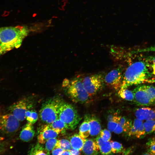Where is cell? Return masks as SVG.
Listing matches in <instances>:
<instances>
[{
    "instance_id": "cell-1",
    "label": "cell",
    "mask_w": 155,
    "mask_h": 155,
    "mask_svg": "<svg viewBox=\"0 0 155 155\" xmlns=\"http://www.w3.org/2000/svg\"><path fill=\"white\" fill-rule=\"evenodd\" d=\"M29 32L24 26L0 27V56L19 47Z\"/></svg>"
},
{
    "instance_id": "cell-2",
    "label": "cell",
    "mask_w": 155,
    "mask_h": 155,
    "mask_svg": "<svg viewBox=\"0 0 155 155\" xmlns=\"http://www.w3.org/2000/svg\"><path fill=\"white\" fill-rule=\"evenodd\" d=\"M149 67L146 61L133 63L125 71L120 88H127L133 85L149 82L152 76V74L149 70Z\"/></svg>"
},
{
    "instance_id": "cell-3",
    "label": "cell",
    "mask_w": 155,
    "mask_h": 155,
    "mask_svg": "<svg viewBox=\"0 0 155 155\" xmlns=\"http://www.w3.org/2000/svg\"><path fill=\"white\" fill-rule=\"evenodd\" d=\"M62 86L66 94L74 102L86 103L90 97L84 87L82 79L79 77L71 80H65Z\"/></svg>"
},
{
    "instance_id": "cell-4",
    "label": "cell",
    "mask_w": 155,
    "mask_h": 155,
    "mask_svg": "<svg viewBox=\"0 0 155 155\" xmlns=\"http://www.w3.org/2000/svg\"><path fill=\"white\" fill-rule=\"evenodd\" d=\"M63 102L58 96L54 97L46 101L42 104L39 111L41 120L49 124L58 119L59 108Z\"/></svg>"
},
{
    "instance_id": "cell-5",
    "label": "cell",
    "mask_w": 155,
    "mask_h": 155,
    "mask_svg": "<svg viewBox=\"0 0 155 155\" xmlns=\"http://www.w3.org/2000/svg\"><path fill=\"white\" fill-rule=\"evenodd\" d=\"M58 118L66 124L68 129L72 130L76 128L81 119L76 109L64 101L59 108Z\"/></svg>"
},
{
    "instance_id": "cell-6",
    "label": "cell",
    "mask_w": 155,
    "mask_h": 155,
    "mask_svg": "<svg viewBox=\"0 0 155 155\" xmlns=\"http://www.w3.org/2000/svg\"><path fill=\"white\" fill-rule=\"evenodd\" d=\"M84 87L91 97L103 86L104 77L100 74H96L86 76L82 80Z\"/></svg>"
},
{
    "instance_id": "cell-7",
    "label": "cell",
    "mask_w": 155,
    "mask_h": 155,
    "mask_svg": "<svg viewBox=\"0 0 155 155\" xmlns=\"http://www.w3.org/2000/svg\"><path fill=\"white\" fill-rule=\"evenodd\" d=\"M20 121L11 113L0 111V131L8 134L16 132L20 126Z\"/></svg>"
},
{
    "instance_id": "cell-8",
    "label": "cell",
    "mask_w": 155,
    "mask_h": 155,
    "mask_svg": "<svg viewBox=\"0 0 155 155\" xmlns=\"http://www.w3.org/2000/svg\"><path fill=\"white\" fill-rule=\"evenodd\" d=\"M123 76L120 67L111 71L104 77V83L108 86L116 90L120 89L122 82Z\"/></svg>"
},
{
    "instance_id": "cell-9",
    "label": "cell",
    "mask_w": 155,
    "mask_h": 155,
    "mask_svg": "<svg viewBox=\"0 0 155 155\" xmlns=\"http://www.w3.org/2000/svg\"><path fill=\"white\" fill-rule=\"evenodd\" d=\"M133 91L134 97V101L137 105L141 106L155 105L146 90L145 85H138Z\"/></svg>"
},
{
    "instance_id": "cell-10",
    "label": "cell",
    "mask_w": 155,
    "mask_h": 155,
    "mask_svg": "<svg viewBox=\"0 0 155 155\" xmlns=\"http://www.w3.org/2000/svg\"><path fill=\"white\" fill-rule=\"evenodd\" d=\"M28 102L26 99H22L14 103L9 107L10 113L20 121H23L26 119L25 113L28 110Z\"/></svg>"
},
{
    "instance_id": "cell-11",
    "label": "cell",
    "mask_w": 155,
    "mask_h": 155,
    "mask_svg": "<svg viewBox=\"0 0 155 155\" xmlns=\"http://www.w3.org/2000/svg\"><path fill=\"white\" fill-rule=\"evenodd\" d=\"M60 133L51 128L48 124L43 126L37 136L38 142L41 144H45L48 140L56 138Z\"/></svg>"
},
{
    "instance_id": "cell-12",
    "label": "cell",
    "mask_w": 155,
    "mask_h": 155,
    "mask_svg": "<svg viewBox=\"0 0 155 155\" xmlns=\"http://www.w3.org/2000/svg\"><path fill=\"white\" fill-rule=\"evenodd\" d=\"M136 118L143 120H155V110L148 107L138 108L135 111Z\"/></svg>"
},
{
    "instance_id": "cell-13",
    "label": "cell",
    "mask_w": 155,
    "mask_h": 155,
    "mask_svg": "<svg viewBox=\"0 0 155 155\" xmlns=\"http://www.w3.org/2000/svg\"><path fill=\"white\" fill-rule=\"evenodd\" d=\"M128 135L138 138H142L146 135L143 121L135 119L129 131Z\"/></svg>"
},
{
    "instance_id": "cell-14",
    "label": "cell",
    "mask_w": 155,
    "mask_h": 155,
    "mask_svg": "<svg viewBox=\"0 0 155 155\" xmlns=\"http://www.w3.org/2000/svg\"><path fill=\"white\" fill-rule=\"evenodd\" d=\"M82 150L86 155H97L100 152L99 148L96 141L91 139H86Z\"/></svg>"
},
{
    "instance_id": "cell-15",
    "label": "cell",
    "mask_w": 155,
    "mask_h": 155,
    "mask_svg": "<svg viewBox=\"0 0 155 155\" xmlns=\"http://www.w3.org/2000/svg\"><path fill=\"white\" fill-rule=\"evenodd\" d=\"M35 134V131L33 124L28 123L22 129L19 137L22 141L28 142L33 138Z\"/></svg>"
},
{
    "instance_id": "cell-16",
    "label": "cell",
    "mask_w": 155,
    "mask_h": 155,
    "mask_svg": "<svg viewBox=\"0 0 155 155\" xmlns=\"http://www.w3.org/2000/svg\"><path fill=\"white\" fill-rule=\"evenodd\" d=\"M90 127V135L96 136L101 131V126L100 121L95 116H86Z\"/></svg>"
},
{
    "instance_id": "cell-17",
    "label": "cell",
    "mask_w": 155,
    "mask_h": 155,
    "mask_svg": "<svg viewBox=\"0 0 155 155\" xmlns=\"http://www.w3.org/2000/svg\"><path fill=\"white\" fill-rule=\"evenodd\" d=\"M96 141L98 144L100 152L102 154L107 155L111 154V142L104 140L100 136L96 139Z\"/></svg>"
},
{
    "instance_id": "cell-18",
    "label": "cell",
    "mask_w": 155,
    "mask_h": 155,
    "mask_svg": "<svg viewBox=\"0 0 155 155\" xmlns=\"http://www.w3.org/2000/svg\"><path fill=\"white\" fill-rule=\"evenodd\" d=\"M86 139L79 134L76 133L72 135L70 138L72 148L80 151L82 150Z\"/></svg>"
},
{
    "instance_id": "cell-19",
    "label": "cell",
    "mask_w": 155,
    "mask_h": 155,
    "mask_svg": "<svg viewBox=\"0 0 155 155\" xmlns=\"http://www.w3.org/2000/svg\"><path fill=\"white\" fill-rule=\"evenodd\" d=\"M48 125L51 128L60 133H64L66 130L68 129L66 124L59 118Z\"/></svg>"
},
{
    "instance_id": "cell-20",
    "label": "cell",
    "mask_w": 155,
    "mask_h": 155,
    "mask_svg": "<svg viewBox=\"0 0 155 155\" xmlns=\"http://www.w3.org/2000/svg\"><path fill=\"white\" fill-rule=\"evenodd\" d=\"M79 134L85 138H86L90 135V127L86 116L80 126Z\"/></svg>"
},
{
    "instance_id": "cell-21",
    "label": "cell",
    "mask_w": 155,
    "mask_h": 155,
    "mask_svg": "<svg viewBox=\"0 0 155 155\" xmlns=\"http://www.w3.org/2000/svg\"><path fill=\"white\" fill-rule=\"evenodd\" d=\"M127 88H120L118 92L119 95L122 98L129 101L134 100V95L133 91Z\"/></svg>"
},
{
    "instance_id": "cell-22",
    "label": "cell",
    "mask_w": 155,
    "mask_h": 155,
    "mask_svg": "<svg viewBox=\"0 0 155 155\" xmlns=\"http://www.w3.org/2000/svg\"><path fill=\"white\" fill-rule=\"evenodd\" d=\"M29 153V154L31 155L49 154L45 148L39 142L31 148Z\"/></svg>"
},
{
    "instance_id": "cell-23",
    "label": "cell",
    "mask_w": 155,
    "mask_h": 155,
    "mask_svg": "<svg viewBox=\"0 0 155 155\" xmlns=\"http://www.w3.org/2000/svg\"><path fill=\"white\" fill-rule=\"evenodd\" d=\"M119 116L110 115L108 118L107 127L111 132H113L116 128L118 123Z\"/></svg>"
},
{
    "instance_id": "cell-24",
    "label": "cell",
    "mask_w": 155,
    "mask_h": 155,
    "mask_svg": "<svg viewBox=\"0 0 155 155\" xmlns=\"http://www.w3.org/2000/svg\"><path fill=\"white\" fill-rule=\"evenodd\" d=\"M26 119L28 123L34 124L37 121L38 115L36 112L34 110H28L25 113Z\"/></svg>"
},
{
    "instance_id": "cell-25",
    "label": "cell",
    "mask_w": 155,
    "mask_h": 155,
    "mask_svg": "<svg viewBox=\"0 0 155 155\" xmlns=\"http://www.w3.org/2000/svg\"><path fill=\"white\" fill-rule=\"evenodd\" d=\"M143 125L146 135L155 132V120L146 121Z\"/></svg>"
},
{
    "instance_id": "cell-26",
    "label": "cell",
    "mask_w": 155,
    "mask_h": 155,
    "mask_svg": "<svg viewBox=\"0 0 155 155\" xmlns=\"http://www.w3.org/2000/svg\"><path fill=\"white\" fill-rule=\"evenodd\" d=\"M118 123L123 127L124 131H129L132 125L131 122L123 117L119 116Z\"/></svg>"
},
{
    "instance_id": "cell-27",
    "label": "cell",
    "mask_w": 155,
    "mask_h": 155,
    "mask_svg": "<svg viewBox=\"0 0 155 155\" xmlns=\"http://www.w3.org/2000/svg\"><path fill=\"white\" fill-rule=\"evenodd\" d=\"M147 152L144 154L155 155V137L149 139L146 143Z\"/></svg>"
},
{
    "instance_id": "cell-28",
    "label": "cell",
    "mask_w": 155,
    "mask_h": 155,
    "mask_svg": "<svg viewBox=\"0 0 155 155\" xmlns=\"http://www.w3.org/2000/svg\"><path fill=\"white\" fill-rule=\"evenodd\" d=\"M58 140L56 138H51L48 140L45 143V148L49 154L56 146Z\"/></svg>"
},
{
    "instance_id": "cell-29",
    "label": "cell",
    "mask_w": 155,
    "mask_h": 155,
    "mask_svg": "<svg viewBox=\"0 0 155 155\" xmlns=\"http://www.w3.org/2000/svg\"><path fill=\"white\" fill-rule=\"evenodd\" d=\"M56 146L59 147L64 150H69L72 148L70 142L64 139L58 140Z\"/></svg>"
},
{
    "instance_id": "cell-30",
    "label": "cell",
    "mask_w": 155,
    "mask_h": 155,
    "mask_svg": "<svg viewBox=\"0 0 155 155\" xmlns=\"http://www.w3.org/2000/svg\"><path fill=\"white\" fill-rule=\"evenodd\" d=\"M111 151L112 153H121L123 150V147L122 144L115 141H111Z\"/></svg>"
},
{
    "instance_id": "cell-31",
    "label": "cell",
    "mask_w": 155,
    "mask_h": 155,
    "mask_svg": "<svg viewBox=\"0 0 155 155\" xmlns=\"http://www.w3.org/2000/svg\"><path fill=\"white\" fill-rule=\"evenodd\" d=\"M145 86L150 98L155 105V87L152 85H146Z\"/></svg>"
},
{
    "instance_id": "cell-32",
    "label": "cell",
    "mask_w": 155,
    "mask_h": 155,
    "mask_svg": "<svg viewBox=\"0 0 155 155\" xmlns=\"http://www.w3.org/2000/svg\"><path fill=\"white\" fill-rule=\"evenodd\" d=\"M100 136L104 141H110L111 138V132L108 130L104 129L101 130L100 133Z\"/></svg>"
},
{
    "instance_id": "cell-33",
    "label": "cell",
    "mask_w": 155,
    "mask_h": 155,
    "mask_svg": "<svg viewBox=\"0 0 155 155\" xmlns=\"http://www.w3.org/2000/svg\"><path fill=\"white\" fill-rule=\"evenodd\" d=\"M147 52H155V45L141 49H138L133 52V53Z\"/></svg>"
},
{
    "instance_id": "cell-34",
    "label": "cell",
    "mask_w": 155,
    "mask_h": 155,
    "mask_svg": "<svg viewBox=\"0 0 155 155\" xmlns=\"http://www.w3.org/2000/svg\"><path fill=\"white\" fill-rule=\"evenodd\" d=\"M146 61L148 63L149 67L155 66V57L148 56L146 59Z\"/></svg>"
},
{
    "instance_id": "cell-35",
    "label": "cell",
    "mask_w": 155,
    "mask_h": 155,
    "mask_svg": "<svg viewBox=\"0 0 155 155\" xmlns=\"http://www.w3.org/2000/svg\"><path fill=\"white\" fill-rule=\"evenodd\" d=\"M64 150L59 147L56 146L51 151V154L53 155H61Z\"/></svg>"
},
{
    "instance_id": "cell-36",
    "label": "cell",
    "mask_w": 155,
    "mask_h": 155,
    "mask_svg": "<svg viewBox=\"0 0 155 155\" xmlns=\"http://www.w3.org/2000/svg\"><path fill=\"white\" fill-rule=\"evenodd\" d=\"M124 131V130L123 127L118 123L116 128L113 132L117 134H119Z\"/></svg>"
},
{
    "instance_id": "cell-37",
    "label": "cell",
    "mask_w": 155,
    "mask_h": 155,
    "mask_svg": "<svg viewBox=\"0 0 155 155\" xmlns=\"http://www.w3.org/2000/svg\"><path fill=\"white\" fill-rule=\"evenodd\" d=\"M71 155H77L80 154V150L72 148L69 150Z\"/></svg>"
},
{
    "instance_id": "cell-38",
    "label": "cell",
    "mask_w": 155,
    "mask_h": 155,
    "mask_svg": "<svg viewBox=\"0 0 155 155\" xmlns=\"http://www.w3.org/2000/svg\"><path fill=\"white\" fill-rule=\"evenodd\" d=\"M151 67L152 68L153 70L152 74L154 75L155 77L150 79L149 82H155V66H152Z\"/></svg>"
},
{
    "instance_id": "cell-39",
    "label": "cell",
    "mask_w": 155,
    "mask_h": 155,
    "mask_svg": "<svg viewBox=\"0 0 155 155\" xmlns=\"http://www.w3.org/2000/svg\"><path fill=\"white\" fill-rule=\"evenodd\" d=\"M71 155V153L69 150H64L61 154V155Z\"/></svg>"
}]
</instances>
